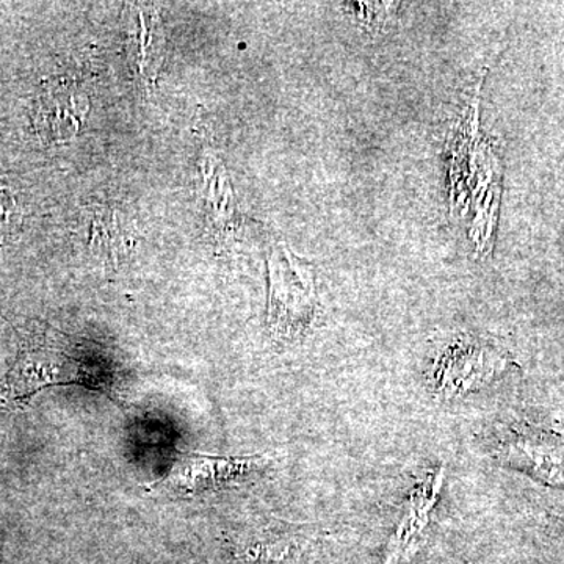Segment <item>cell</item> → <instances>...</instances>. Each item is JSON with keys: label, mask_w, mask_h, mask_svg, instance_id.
<instances>
[{"label": "cell", "mask_w": 564, "mask_h": 564, "mask_svg": "<svg viewBox=\"0 0 564 564\" xmlns=\"http://www.w3.org/2000/svg\"><path fill=\"white\" fill-rule=\"evenodd\" d=\"M269 325L281 339H295L314 317L313 274L285 248L270 256Z\"/></svg>", "instance_id": "7a4b0ae2"}, {"label": "cell", "mask_w": 564, "mask_h": 564, "mask_svg": "<svg viewBox=\"0 0 564 564\" xmlns=\"http://www.w3.org/2000/svg\"><path fill=\"white\" fill-rule=\"evenodd\" d=\"M88 115V101L68 85L41 93L33 110V126L44 143H66L79 133Z\"/></svg>", "instance_id": "277c9868"}, {"label": "cell", "mask_w": 564, "mask_h": 564, "mask_svg": "<svg viewBox=\"0 0 564 564\" xmlns=\"http://www.w3.org/2000/svg\"><path fill=\"white\" fill-rule=\"evenodd\" d=\"M66 345H35L25 348L7 378L10 399H31L33 393L51 386H87L93 389H107L111 383L102 370L82 361L66 350Z\"/></svg>", "instance_id": "6da1fadb"}, {"label": "cell", "mask_w": 564, "mask_h": 564, "mask_svg": "<svg viewBox=\"0 0 564 564\" xmlns=\"http://www.w3.org/2000/svg\"><path fill=\"white\" fill-rule=\"evenodd\" d=\"M129 17L128 52L139 79L154 82L165 58V33L155 11L133 6Z\"/></svg>", "instance_id": "5b68a950"}, {"label": "cell", "mask_w": 564, "mask_h": 564, "mask_svg": "<svg viewBox=\"0 0 564 564\" xmlns=\"http://www.w3.org/2000/svg\"><path fill=\"white\" fill-rule=\"evenodd\" d=\"M503 369V359L491 350L467 348L448 356L441 370V389L448 393L469 392L488 383Z\"/></svg>", "instance_id": "52a82bcc"}, {"label": "cell", "mask_w": 564, "mask_h": 564, "mask_svg": "<svg viewBox=\"0 0 564 564\" xmlns=\"http://www.w3.org/2000/svg\"><path fill=\"white\" fill-rule=\"evenodd\" d=\"M21 220L17 199L6 188H0V237L9 236L18 228Z\"/></svg>", "instance_id": "9c48e42d"}, {"label": "cell", "mask_w": 564, "mask_h": 564, "mask_svg": "<svg viewBox=\"0 0 564 564\" xmlns=\"http://www.w3.org/2000/svg\"><path fill=\"white\" fill-rule=\"evenodd\" d=\"M93 247H101L111 256L124 251L128 247V236L122 232V223L115 212H101L93 220Z\"/></svg>", "instance_id": "ba28073f"}, {"label": "cell", "mask_w": 564, "mask_h": 564, "mask_svg": "<svg viewBox=\"0 0 564 564\" xmlns=\"http://www.w3.org/2000/svg\"><path fill=\"white\" fill-rule=\"evenodd\" d=\"M563 525H564V519H563Z\"/></svg>", "instance_id": "30bf717a"}, {"label": "cell", "mask_w": 564, "mask_h": 564, "mask_svg": "<svg viewBox=\"0 0 564 564\" xmlns=\"http://www.w3.org/2000/svg\"><path fill=\"white\" fill-rule=\"evenodd\" d=\"M441 484H443V473L430 477L429 480L423 481L415 489L413 497H411L408 513L404 514L402 524H400L391 543H389L384 564H399L404 555L413 551L419 538L422 536L423 530L429 525L430 513H432L434 503H436Z\"/></svg>", "instance_id": "8992f818"}, {"label": "cell", "mask_w": 564, "mask_h": 564, "mask_svg": "<svg viewBox=\"0 0 564 564\" xmlns=\"http://www.w3.org/2000/svg\"><path fill=\"white\" fill-rule=\"evenodd\" d=\"M263 464L261 456L180 454L161 485L174 494L198 496L247 484Z\"/></svg>", "instance_id": "3957f363"}]
</instances>
